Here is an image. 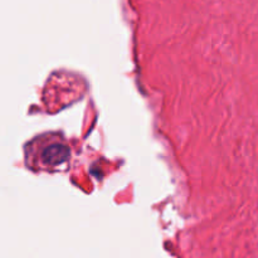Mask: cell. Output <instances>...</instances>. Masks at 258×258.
I'll return each instance as SVG.
<instances>
[{
	"instance_id": "6da1fadb",
	"label": "cell",
	"mask_w": 258,
	"mask_h": 258,
	"mask_svg": "<svg viewBox=\"0 0 258 258\" xmlns=\"http://www.w3.org/2000/svg\"><path fill=\"white\" fill-rule=\"evenodd\" d=\"M68 156L70 150L67 146L52 139L50 135L49 139H44V136L37 138L25 146V161L28 168L32 170L35 168H39L40 170L54 169L68 160Z\"/></svg>"
}]
</instances>
